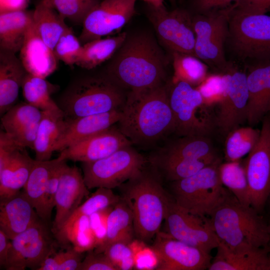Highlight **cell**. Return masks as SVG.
Here are the masks:
<instances>
[{
  "instance_id": "1",
  "label": "cell",
  "mask_w": 270,
  "mask_h": 270,
  "mask_svg": "<svg viewBox=\"0 0 270 270\" xmlns=\"http://www.w3.org/2000/svg\"><path fill=\"white\" fill-rule=\"evenodd\" d=\"M110 60L105 74L128 93L141 92L164 84L166 58L150 34H128Z\"/></svg>"
},
{
  "instance_id": "2",
  "label": "cell",
  "mask_w": 270,
  "mask_h": 270,
  "mask_svg": "<svg viewBox=\"0 0 270 270\" xmlns=\"http://www.w3.org/2000/svg\"><path fill=\"white\" fill-rule=\"evenodd\" d=\"M121 111L118 128L132 144L150 145L174 130L166 84L128 93Z\"/></svg>"
},
{
  "instance_id": "3",
  "label": "cell",
  "mask_w": 270,
  "mask_h": 270,
  "mask_svg": "<svg viewBox=\"0 0 270 270\" xmlns=\"http://www.w3.org/2000/svg\"><path fill=\"white\" fill-rule=\"evenodd\" d=\"M208 217L220 242L232 252L248 253L268 245V224L252 206L242 204L228 190Z\"/></svg>"
},
{
  "instance_id": "4",
  "label": "cell",
  "mask_w": 270,
  "mask_h": 270,
  "mask_svg": "<svg viewBox=\"0 0 270 270\" xmlns=\"http://www.w3.org/2000/svg\"><path fill=\"white\" fill-rule=\"evenodd\" d=\"M118 188L132 212L135 236L149 241L160 231L172 197L164 190L159 174L145 168Z\"/></svg>"
},
{
  "instance_id": "5",
  "label": "cell",
  "mask_w": 270,
  "mask_h": 270,
  "mask_svg": "<svg viewBox=\"0 0 270 270\" xmlns=\"http://www.w3.org/2000/svg\"><path fill=\"white\" fill-rule=\"evenodd\" d=\"M126 96L106 74L79 78L66 88L60 98L66 118H76L121 110Z\"/></svg>"
},
{
  "instance_id": "6",
  "label": "cell",
  "mask_w": 270,
  "mask_h": 270,
  "mask_svg": "<svg viewBox=\"0 0 270 270\" xmlns=\"http://www.w3.org/2000/svg\"><path fill=\"white\" fill-rule=\"evenodd\" d=\"M220 164L218 159L190 176L171 182L176 202L194 214L208 216L228 190L220 178Z\"/></svg>"
},
{
  "instance_id": "7",
  "label": "cell",
  "mask_w": 270,
  "mask_h": 270,
  "mask_svg": "<svg viewBox=\"0 0 270 270\" xmlns=\"http://www.w3.org/2000/svg\"><path fill=\"white\" fill-rule=\"evenodd\" d=\"M228 35L232 48L243 58L270 60V16L234 8L228 20Z\"/></svg>"
},
{
  "instance_id": "8",
  "label": "cell",
  "mask_w": 270,
  "mask_h": 270,
  "mask_svg": "<svg viewBox=\"0 0 270 270\" xmlns=\"http://www.w3.org/2000/svg\"><path fill=\"white\" fill-rule=\"evenodd\" d=\"M146 160L132 146L122 148L99 160L82 162L83 176L88 189L119 187L138 174Z\"/></svg>"
},
{
  "instance_id": "9",
  "label": "cell",
  "mask_w": 270,
  "mask_h": 270,
  "mask_svg": "<svg viewBox=\"0 0 270 270\" xmlns=\"http://www.w3.org/2000/svg\"><path fill=\"white\" fill-rule=\"evenodd\" d=\"M50 222L40 218L11 240L4 266L7 270H38L43 262L56 252L58 244Z\"/></svg>"
},
{
  "instance_id": "10",
  "label": "cell",
  "mask_w": 270,
  "mask_h": 270,
  "mask_svg": "<svg viewBox=\"0 0 270 270\" xmlns=\"http://www.w3.org/2000/svg\"><path fill=\"white\" fill-rule=\"evenodd\" d=\"M232 9V5L192 18L196 36L194 56L206 64L218 67L226 64L224 44L228 36V23Z\"/></svg>"
},
{
  "instance_id": "11",
  "label": "cell",
  "mask_w": 270,
  "mask_h": 270,
  "mask_svg": "<svg viewBox=\"0 0 270 270\" xmlns=\"http://www.w3.org/2000/svg\"><path fill=\"white\" fill-rule=\"evenodd\" d=\"M164 220L166 232L172 238L208 253L220 244L208 216L188 212L173 198L168 204Z\"/></svg>"
},
{
  "instance_id": "12",
  "label": "cell",
  "mask_w": 270,
  "mask_h": 270,
  "mask_svg": "<svg viewBox=\"0 0 270 270\" xmlns=\"http://www.w3.org/2000/svg\"><path fill=\"white\" fill-rule=\"evenodd\" d=\"M148 18L161 42L172 52L194 56L196 36L192 19L186 10H168L148 6Z\"/></svg>"
},
{
  "instance_id": "13",
  "label": "cell",
  "mask_w": 270,
  "mask_h": 270,
  "mask_svg": "<svg viewBox=\"0 0 270 270\" xmlns=\"http://www.w3.org/2000/svg\"><path fill=\"white\" fill-rule=\"evenodd\" d=\"M168 88V100L174 122V132L182 136H206L210 126L205 119L198 116L204 106L198 90L184 82L172 84Z\"/></svg>"
},
{
  "instance_id": "14",
  "label": "cell",
  "mask_w": 270,
  "mask_h": 270,
  "mask_svg": "<svg viewBox=\"0 0 270 270\" xmlns=\"http://www.w3.org/2000/svg\"><path fill=\"white\" fill-rule=\"evenodd\" d=\"M245 164L250 204L262 212L270 196V118L263 120L260 140Z\"/></svg>"
},
{
  "instance_id": "15",
  "label": "cell",
  "mask_w": 270,
  "mask_h": 270,
  "mask_svg": "<svg viewBox=\"0 0 270 270\" xmlns=\"http://www.w3.org/2000/svg\"><path fill=\"white\" fill-rule=\"evenodd\" d=\"M156 270H204L212 262L210 254L159 231L152 246Z\"/></svg>"
},
{
  "instance_id": "16",
  "label": "cell",
  "mask_w": 270,
  "mask_h": 270,
  "mask_svg": "<svg viewBox=\"0 0 270 270\" xmlns=\"http://www.w3.org/2000/svg\"><path fill=\"white\" fill-rule=\"evenodd\" d=\"M136 0H102L88 14L78 38L83 44L118 32L135 14Z\"/></svg>"
},
{
  "instance_id": "17",
  "label": "cell",
  "mask_w": 270,
  "mask_h": 270,
  "mask_svg": "<svg viewBox=\"0 0 270 270\" xmlns=\"http://www.w3.org/2000/svg\"><path fill=\"white\" fill-rule=\"evenodd\" d=\"M132 142L119 128L112 126L77 142L60 152L61 160L92 162L106 157Z\"/></svg>"
},
{
  "instance_id": "18",
  "label": "cell",
  "mask_w": 270,
  "mask_h": 270,
  "mask_svg": "<svg viewBox=\"0 0 270 270\" xmlns=\"http://www.w3.org/2000/svg\"><path fill=\"white\" fill-rule=\"evenodd\" d=\"M228 74L225 95L218 104L217 124L224 132L229 133L246 119L248 92L246 74L237 70Z\"/></svg>"
},
{
  "instance_id": "19",
  "label": "cell",
  "mask_w": 270,
  "mask_h": 270,
  "mask_svg": "<svg viewBox=\"0 0 270 270\" xmlns=\"http://www.w3.org/2000/svg\"><path fill=\"white\" fill-rule=\"evenodd\" d=\"M88 194V188L80 170L76 166L66 164L62 172L56 196V214L52 224L54 235Z\"/></svg>"
},
{
  "instance_id": "20",
  "label": "cell",
  "mask_w": 270,
  "mask_h": 270,
  "mask_svg": "<svg viewBox=\"0 0 270 270\" xmlns=\"http://www.w3.org/2000/svg\"><path fill=\"white\" fill-rule=\"evenodd\" d=\"M121 110L76 118H66L64 128L54 151L60 152L77 142L112 126L119 122Z\"/></svg>"
},
{
  "instance_id": "21",
  "label": "cell",
  "mask_w": 270,
  "mask_h": 270,
  "mask_svg": "<svg viewBox=\"0 0 270 270\" xmlns=\"http://www.w3.org/2000/svg\"><path fill=\"white\" fill-rule=\"evenodd\" d=\"M258 62L246 75L248 92L246 120L252 125L270 114V60Z\"/></svg>"
},
{
  "instance_id": "22",
  "label": "cell",
  "mask_w": 270,
  "mask_h": 270,
  "mask_svg": "<svg viewBox=\"0 0 270 270\" xmlns=\"http://www.w3.org/2000/svg\"><path fill=\"white\" fill-rule=\"evenodd\" d=\"M35 209L23 192L0 198V229L12 240L39 218Z\"/></svg>"
},
{
  "instance_id": "23",
  "label": "cell",
  "mask_w": 270,
  "mask_h": 270,
  "mask_svg": "<svg viewBox=\"0 0 270 270\" xmlns=\"http://www.w3.org/2000/svg\"><path fill=\"white\" fill-rule=\"evenodd\" d=\"M20 58L27 72L46 78L56 69L54 50L36 33L32 24L20 50Z\"/></svg>"
},
{
  "instance_id": "24",
  "label": "cell",
  "mask_w": 270,
  "mask_h": 270,
  "mask_svg": "<svg viewBox=\"0 0 270 270\" xmlns=\"http://www.w3.org/2000/svg\"><path fill=\"white\" fill-rule=\"evenodd\" d=\"M16 54L0 49V113L3 115L12 106L18 96L27 74Z\"/></svg>"
},
{
  "instance_id": "25",
  "label": "cell",
  "mask_w": 270,
  "mask_h": 270,
  "mask_svg": "<svg viewBox=\"0 0 270 270\" xmlns=\"http://www.w3.org/2000/svg\"><path fill=\"white\" fill-rule=\"evenodd\" d=\"M35 159L24 150L17 148L9 156L0 168V198H8L19 192L28 178Z\"/></svg>"
},
{
  "instance_id": "26",
  "label": "cell",
  "mask_w": 270,
  "mask_h": 270,
  "mask_svg": "<svg viewBox=\"0 0 270 270\" xmlns=\"http://www.w3.org/2000/svg\"><path fill=\"white\" fill-rule=\"evenodd\" d=\"M34 10L26 9L0 13V49L20 52L32 24Z\"/></svg>"
},
{
  "instance_id": "27",
  "label": "cell",
  "mask_w": 270,
  "mask_h": 270,
  "mask_svg": "<svg viewBox=\"0 0 270 270\" xmlns=\"http://www.w3.org/2000/svg\"><path fill=\"white\" fill-rule=\"evenodd\" d=\"M208 270H268L270 256L265 248L248 253L235 252L220 242Z\"/></svg>"
},
{
  "instance_id": "28",
  "label": "cell",
  "mask_w": 270,
  "mask_h": 270,
  "mask_svg": "<svg viewBox=\"0 0 270 270\" xmlns=\"http://www.w3.org/2000/svg\"><path fill=\"white\" fill-rule=\"evenodd\" d=\"M65 119L64 114L61 109L42 111L34 149L35 160H50L64 128Z\"/></svg>"
},
{
  "instance_id": "29",
  "label": "cell",
  "mask_w": 270,
  "mask_h": 270,
  "mask_svg": "<svg viewBox=\"0 0 270 270\" xmlns=\"http://www.w3.org/2000/svg\"><path fill=\"white\" fill-rule=\"evenodd\" d=\"M135 236L134 216L132 210L121 198L110 212L107 219L106 237L103 244L95 248L96 252H103L108 245L116 242L130 244Z\"/></svg>"
},
{
  "instance_id": "30",
  "label": "cell",
  "mask_w": 270,
  "mask_h": 270,
  "mask_svg": "<svg viewBox=\"0 0 270 270\" xmlns=\"http://www.w3.org/2000/svg\"><path fill=\"white\" fill-rule=\"evenodd\" d=\"M60 159L38 160L34 166L22 191L40 218L46 219L44 208V196L50 176Z\"/></svg>"
},
{
  "instance_id": "31",
  "label": "cell",
  "mask_w": 270,
  "mask_h": 270,
  "mask_svg": "<svg viewBox=\"0 0 270 270\" xmlns=\"http://www.w3.org/2000/svg\"><path fill=\"white\" fill-rule=\"evenodd\" d=\"M56 10L40 0L34 10L32 26L38 36L52 50L68 27Z\"/></svg>"
},
{
  "instance_id": "32",
  "label": "cell",
  "mask_w": 270,
  "mask_h": 270,
  "mask_svg": "<svg viewBox=\"0 0 270 270\" xmlns=\"http://www.w3.org/2000/svg\"><path fill=\"white\" fill-rule=\"evenodd\" d=\"M127 34L123 32L114 36L95 39L84 44L76 64L91 70L110 60L121 46Z\"/></svg>"
},
{
  "instance_id": "33",
  "label": "cell",
  "mask_w": 270,
  "mask_h": 270,
  "mask_svg": "<svg viewBox=\"0 0 270 270\" xmlns=\"http://www.w3.org/2000/svg\"><path fill=\"white\" fill-rule=\"evenodd\" d=\"M156 156L177 159H204L216 156L211 143L205 136H185L168 144Z\"/></svg>"
},
{
  "instance_id": "34",
  "label": "cell",
  "mask_w": 270,
  "mask_h": 270,
  "mask_svg": "<svg viewBox=\"0 0 270 270\" xmlns=\"http://www.w3.org/2000/svg\"><path fill=\"white\" fill-rule=\"evenodd\" d=\"M54 236L58 244L66 246L71 244L80 253L96 248V242L90 222L89 216H81L66 223Z\"/></svg>"
},
{
  "instance_id": "35",
  "label": "cell",
  "mask_w": 270,
  "mask_h": 270,
  "mask_svg": "<svg viewBox=\"0 0 270 270\" xmlns=\"http://www.w3.org/2000/svg\"><path fill=\"white\" fill-rule=\"evenodd\" d=\"M216 156L204 159H177L155 156L152 164L170 182L190 176L214 163Z\"/></svg>"
},
{
  "instance_id": "36",
  "label": "cell",
  "mask_w": 270,
  "mask_h": 270,
  "mask_svg": "<svg viewBox=\"0 0 270 270\" xmlns=\"http://www.w3.org/2000/svg\"><path fill=\"white\" fill-rule=\"evenodd\" d=\"M172 84L182 82L196 87L208 75L206 64L192 54L172 52Z\"/></svg>"
},
{
  "instance_id": "37",
  "label": "cell",
  "mask_w": 270,
  "mask_h": 270,
  "mask_svg": "<svg viewBox=\"0 0 270 270\" xmlns=\"http://www.w3.org/2000/svg\"><path fill=\"white\" fill-rule=\"evenodd\" d=\"M218 173L222 184L242 204H250V192L245 165L239 160L220 164Z\"/></svg>"
},
{
  "instance_id": "38",
  "label": "cell",
  "mask_w": 270,
  "mask_h": 270,
  "mask_svg": "<svg viewBox=\"0 0 270 270\" xmlns=\"http://www.w3.org/2000/svg\"><path fill=\"white\" fill-rule=\"evenodd\" d=\"M22 88L26 102L42 111L60 109L51 98L54 87L46 78L27 73Z\"/></svg>"
},
{
  "instance_id": "39",
  "label": "cell",
  "mask_w": 270,
  "mask_h": 270,
  "mask_svg": "<svg viewBox=\"0 0 270 270\" xmlns=\"http://www.w3.org/2000/svg\"><path fill=\"white\" fill-rule=\"evenodd\" d=\"M260 136V130L250 126L238 127L230 132L225 144L226 160H239L248 154L257 144Z\"/></svg>"
},
{
  "instance_id": "40",
  "label": "cell",
  "mask_w": 270,
  "mask_h": 270,
  "mask_svg": "<svg viewBox=\"0 0 270 270\" xmlns=\"http://www.w3.org/2000/svg\"><path fill=\"white\" fill-rule=\"evenodd\" d=\"M42 116V110L27 103L17 104L12 106L2 116V126L4 131L11 134L30 124L38 122Z\"/></svg>"
},
{
  "instance_id": "41",
  "label": "cell",
  "mask_w": 270,
  "mask_h": 270,
  "mask_svg": "<svg viewBox=\"0 0 270 270\" xmlns=\"http://www.w3.org/2000/svg\"><path fill=\"white\" fill-rule=\"evenodd\" d=\"M56 10L62 17L82 24L100 0H42Z\"/></svg>"
},
{
  "instance_id": "42",
  "label": "cell",
  "mask_w": 270,
  "mask_h": 270,
  "mask_svg": "<svg viewBox=\"0 0 270 270\" xmlns=\"http://www.w3.org/2000/svg\"><path fill=\"white\" fill-rule=\"evenodd\" d=\"M120 199L121 197L116 194L112 189L97 188L96 192L76 210L66 223L72 221L80 216H90L96 212L113 206Z\"/></svg>"
},
{
  "instance_id": "43",
  "label": "cell",
  "mask_w": 270,
  "mask_h": 270,
  "mask_svg": "<svg viewBox=\"0 0 270 270\" xmlns=\"http://www.w3.org/2000/svg\"><path fill=\"white\" fill-rule=\"evenodd\" d=\"M227 84V74H208L196 87L201 94L204 106L218 105L225 95Z\"/></svg>"
},
{
  "instance_id": "44",
  "label": "cell",
  "mask_w": 270,
  "mask_h": 270,
  "mask_svg": "<svg viewBox=\"0 0 270 270\" xmlns=\"http://www.w3.org/2000/svg\"><path fill=\"white\" fill-rule=\"evenodd\" d=\"M82 48V45L74 34L72 30L68 27L56 42L53 50L58 60L66 64H76L79 58Z\"/></svg>"
},
{
  "instance_id": "45",
  "label": "cell",
  "mask_w": 270,
  "mask_h": 270,
  "mask_svg": "<svg viewBox=\"0 0 270 270\" xmlns=\"http://www.w3.org/2000/svg\"><path fill=\"white\" fill-rule=\"evenodd\" d=\"M130 245L122 242H114L108 246L103 252L118 270H132L134 266V252Z\"/></svg>"
},
{
  "instance_id": "46",
  "label": "cell",
  "mask_w": 270,
  "mask_h": 270,
  "mask_svg": "<svg viewBox=\"0 0 270 270\" xmlns=\"http://www.w3.org/2000/svg\"><path fill=\"white\" fill-rule=\"evenodd\" d=\"M66 164V160H60L54 168L48 182L44 203L46 219L48 222H50L52 210L55 206L56 196L60 177Z\"/></svg>"
},
{
  "instance_id": "47",
  "label": "cell",
  "mask_w": 270,
  "mask_h": 270,
  "mask_svg": "<svg viewBox=\"0 0 270 270\" xmlns=\"http://www.w3.org/2000/svg\"><path fill=\"white\" fill-rule=\"evenodd\" d=\"M114 206L96 212L89 216L90 226L96 242L95 248L101 246L104 242L106 234L108 217Z\"/></svg>"
},
{
  "instance_id": "48",
  "label": "cell",
  "mask_w": 270,
  "mask_h": 270,
  "mask_svg": "<svg viewBox=\"0 0 270 270\" xmlns=\"http://www.w3.org/2000/svg\"><path fill=\"white\" fill-rule=\"evenodd\" d=\"M78 270H118L116 266L103 252H96L93 250L82 260Z\"/></svg>"
},
{
  "instance_id": "49",
  "label": "cell",
  "mask_w": 270,
  "mask_h": 270,
  "mask_svg": "<svg viewBox=\"0 0 270 270\" xmlns=\"http://www.w3.org/2000/svg\"><path fill=\"white\" fill-rule=\"evenodd\" d=\"M39 122L27 125L12 134H7L18 147L22 148H28L34 150Z\"/></svg>"
},
{
  "instance_id": "50",
  "label": "cell",
  "mask_w": 270,
  "mask_h": 270,
  "mask_svg": "<svg viewBox=\"0 0 270 270\" xmlns=\"http://www.w3.org/2000/svg\"><path fill=\"white\" fill-rule=\"evenodd\" d=\"M234 9L250 14H266L270 12V0H238L233 4Z\"/></svg>"
},
{
  "instance_id": "51",
  "label": "cell",
  "mask_w": 270,
  "mask_h": 270,
  "mask_svg": "<svg viewBox=\"0 0 270 270\" xmlns=\"http://www.w3.org/2000/svg\"><path fill=\"white\" fill-rule=\"evenodd\" d=\"M61 260L59 270H78L82 262V254L72 246L65 251H60Z\"/></svg>"
},
{
  "instance_id": "52",
  "label": "cell",
  "mask_w": 270,
  "mask_h": 270,
  "mask_svg": "<svg viewBox=\"0 0 270 270\" xmlns=\"http://www.w3.org/2000/svg\"><path fill=\"white\" fill-rule=\"evenodd\" d=\"M238 0H193V6L199 14H205L224 9L232 4Z\"/></svg>"
},
{
  "instance_id": "53",
  "label": "cell",
  "mask_w": 270,
  "mask_h": 270,
  "mask_svg": "<svg viewBox=\"0 0 270 270\" xmlns=\"http://www.w3.org/2000/svg\"><path fill=\"white\" fill-rule=\"evenodd\" d=\"M60 260V251L55 252L43 262L38 270H59Z\"/></svg>"
},
{
  "instance_id": "54",
  "label": "cell",
  "mask_w": 270,
  "mask_h": 270,
  "mask_svg": "<svg viewBox=\"0 0 270 270\" xmlns=\"http://www.w3.org/2000/svg\"><path fill=\"white\" fill-rule=\"evenodd\" d=\"M11 245V240L0 229V266L4 267Z\"/></svg>"
},
{
  "instance_id": "55",
  "label": "cell",
  "mask_w": 270,
  "mask_h": 270,
  "mask_svg": "<svg viewBox=\"0 0 270 270\" xmlns=\"http://www.w3.org/2000/svg\"><path fill=\"white\" fill-rule=\"evenodd\" d=\"M147 3L148 6L155 8L164 7V0H141Z\"/></svg>"
},
{
  "instance_id": "56",
  "label": "cell",
  "mask_w": 270,
  "mask_h": 270,
  "mask_svg": "<svg viewBox=\"0 0 270 270\" xmlns=\"http://www.w3.org/2000/svg\"><path fill=\"white\" fill-rule=\"evenodd\" d=\"M268 225H269V228H270V219L269 220V222H268ZM266 250L268 252H270V241L268 242V245L267 247L266 248Z\"/></svg>"
},
{
  "instance_id": "57",
  "label": "cell",
  "mask_w": 270,
  "mask_h": 270,
  "mask_svg": "<svg viewBox=\"0 0 270 270\" xmlns=\"http://www.w3.org/2000/svg\"><path fill=\"white\" fill-rule=\"evenodd\" d=\"M268 270H270V262H269V266H268Z\"/></svg>"
},
{
  "instance_id": "58",
  "label": "cell",
  "mask_w": 270,
  "mask_h": 270,
  "mask_svg": "<svg viewBox=\"0 0 270 270\" xmlns=\"http://www.w3.org/2000/svg\"><path fill=\"white\" fill-rule=\"evenodd\" d=\"M268 200H269V204H270V197H269Z\"/></svg>"
},
{
  "instance_id": "59",
  "label": "cell",
  "mask_w": 270,
  "mask_h": 270,
  "mask_svg": "<svg viewBox=\"0 0 270 270\" xmlns=\"http://www.w3.org/2000/svg\"><path fill=\"white\" fill-rule=\"evenodd\" d=\"M172 2H174L176 0H170Z\"/></svg>"
},
{
  "instance_id": "60",
  "label": "cell",
  "mask_w": 270,
  "mask_h": 270,
  "mask_svg": "<svg viewBox=\"0 0 270 270\" xmlns=\"http://www.w3.org/2000/svg\"></svg>"
}]
</instances>
